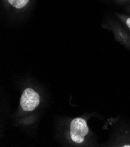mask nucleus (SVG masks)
<instances>
[{"label":"nucleus","instance_id":"obj_1","mask_svg":"<svg viewBox=\"0 0 130 147\" xmlns=\"http://www.w3.org/2000/svg\"><path fill=\"white\" fill-rule=\"evenodd\" d=\"M89 128L86 121L81 118L74 119L70 124V136L75 142L81 143L88 134Z\"/></svg>","mask_w":130,"mask_h":147},{"label":"nucleus","instance_id":"obj_2","mask_svg":"<svg viewBox=\"0 0 130 147\" xmlns=\"http://www.w3.org/2000/svg\"><path fill=\"white\" fill-rule=\"evenodd\" d=\"M40 102L39 95L32 89L28 88L25 90L21 98V106L26 111H31L39 105Z\"/></svg>","mask_w":130,"mask_h":147},{"label":"nucleus","instance_id":"obj_3","mask_svg":"<svg viewBox=\"0 0 130 147\" xmlns=\"http://www.w3.org/2000/svg\"><path fill=\"white\" fill-rule=\"evenodd\" d=\"M8 1L11 5L18 9L23 8L29 2V0H8Z\"/></svg>","mask_w":130,"mask_h":147},{"label":"nucleus","instance_id":"obj_4","mask_svg":"<svg viewBox=\"0 0 130 147\" xmlns=\"http://www.w3.org/2000/svg\"><path fill=\"white\" fill-rule=\"evenodd\" d=\"M126 24L127 25V26H128V28L130 29V18H128L126 21Z\"/></svg>","mask_w":130,"mask_h":147},{"label":"nucleus","instance_id":"obj_5","mask_svg":"<svg viewBox=\"0 0 130 147\" xmlns=\"http://www.w3.org/2000/svg\"><path fill=\"white\" fill-rule=\"evenodd\" d=\"M124 147H125V146H128V147L129 146V147H130V145H124Z\"/></svg>","mask_w":130,"mask_h":147}]
</instances>
